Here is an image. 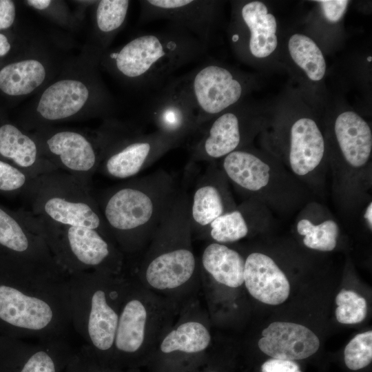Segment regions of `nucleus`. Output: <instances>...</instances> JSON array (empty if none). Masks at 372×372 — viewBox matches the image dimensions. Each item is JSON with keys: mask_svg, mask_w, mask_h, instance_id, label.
<instances>
[{"mask_svg": "<svg viewBox=\"0 0 372 372\" xmlns=\"http://www.w3.org/2000/svg\"><path fill=\"white\" fill-rule=\"evenodd\" d=\"M189 197L178 192L143 258L129 273L180 311L201 291L199 257L192 245Z\"/></svg>", "mask_w": 372, "mask_h": 372, "instance_id": "obj_1", "label": "nucleus"}, {"mask_svg": "<svg viewBox=\"0 0 372 372\" xmlns=\"http://www.w3.org/2000/svg\"><path fill=\"white\" fill-rule=\"evenodd\" d=\"M102 54L91 44L77 56L66 59L58 74L12 121L31 132L62 122L109 118L114 101L99 72Z\"/></svg>", "mask_w": 372, "mask_h": 372, "instance_id": "obj_2", "label": "nucleus"}, {"mask_svg": "<svg viewBox=\"0 0 372 372\" xmlns=\"http://www.w3.org/2000/svg\"><path fill=\"white\" fill-rule=\"evenodd\" d=\"M177 193L172 176L160 169L94 196L110 235L126 259L146 248Z\"/></svg>", "mask_w": 372, "mask_h": 372, "instance_id": "obj_3", "label": "nucleus"}, {"mask_svg": "<svg viewBox=\"0 0 372 372\" xmlns=\"http://www.w3.org/2000/svg\"><path fill=\"white\" fill-rule=\"evenodd\" d=\"M207 47L190 32L169 23L164 30L138 35L107 50L99 65L123 83L147 87L200 58Z\"/></svg>", "mask_w": 372, "mask_h": 372, "instance_id": "obj_4", "label": "nucleus"}, {"mask_svg": "<svg viewBox=\"0 0 372 372\" xmlns=\"http://www.w3.org/2000/svg\"><path fill=\"white\" fill-rule=\"evenodd\" d=\"M328 169L335 200L353 215L371 200L372 131L358 112L344 110L325 125Z\"/></svg>", "mask_w": 372, "mask_h": 372, "instance_id": "obj_5", "label": "nucleus"}, {"mask_svg": "<svg viewBox=\"0 0 372 372\" xmlns=\"http://www.w3.org/2000/svg\"><path fill=\"white\" fill-rule=\"evenodd\" d=\"M67 280L34 283L0 273V335L65 338L71 325Z\"/></svg>", "mask_w": 372, "mask_h": 372, "instance_id": "obj_6", "label": "nucleus"}, {"mask_svg": "<svg viewBox=\"0 0 372 372\" xmlns=\"http://www.w3.org/2000/svg\"><path fill=\"white\" fill-rule=\"evenodd\" d=\"M71 325L100 362L110 364L121 305L128 289L127 271H94L68 278Z\"/></svg>", "mask_w": 372, "mask_h": 372, "instance_id": "obj_7", "label": "nucleus"}, {"mask_svg": "<svg viewBox=\"0 0 372 372\" xmlns=\"http://www.w3.org/2000/svg\"><path fill=\"white\" fill-rule=\"evenodd\" d=\"M221 160L220 168L236 191L271 212L290 215L313 200L311 191L267 150L250 145Z\"/></svg>", "mask_w": 372, "mask_h": 372, "instance_id": "obj_8", "label": "nucleus"}, {"mask_svg": "<svg viewBox=\"0 0 372 372\" xmlns=\"http://www.w3.org/2000/svg\"><path fill=\"white\" fill-rule=\"evenodd\" d=\"M130 276L118 316L110 365L131 369L147 360L180 311L167 300L141 286L130 273Z\"/></svg>", "mask_w": 372, "mask_h": 372, "instance_id": "obj_9", "label": "nucleus"}, {"mask_svg": "<svg viewBox=\"0 0 372 372\" xmlns=\"http://www.w3.org/2000/svg\"><path fill=\"white\" fill-rule=\"evenodd\" d=\"M0 273L34 283L65 282L59 265L30 211L0 204Z\"/></svg>", "mask_w": 372, "mask_h": 372, "instance_id": "obj_10", "label": "nucleus"}, {"mask_svg": "<svg viewBox=\"0 0 372 372\" xmlns=\"http://www.w3.org/2000/svg\"><path fill=\"white\" fill-rule=\"evenodd\" d=\"M26 200L31 214L46 225L87 227L112 237L90 185L68 173L57 170L37 176Z\"/></svg>", "mask_w": 372, "mask_h": 372, "instance_id": "obj_11", "label": "nucleus"}, {"mask_svg": "<svg viewBox=\"0 0 372 372\" xmlns=\"http://www.w3.org/2000/svg\"><path fill=\"white\" fill-rule=\"evenodd\" d=\"M275 130L276 146L268 152L313 194L320 195L328 171L325 127L302 112L284 120Z\"/></svg>", "mask_w": 372, "mask_h": 372, "instance_id": "obj_12", "label": "nucleus"}, {"mask_svg": "<svg viewBox=\"0 0 372 372\" xmlns=\"http://www.w3.org/2000/svg\"><path fill=\"white\" fill-rule=\"evenodd\" d=\"M38 220L42 236L68 275L94 271L114 274L127 271L126 258L112 237L94 229L51 227Z\"/></svg>", "mask_w": 372, "mask_h": 372, "instance_id": "obj_13", "label": "nucleus"}, {"mask_svg": "<svg viewBox=\"0 0 372 372\" xmlns=\"http://www.w3.org/2000/svg\"><path fill=\"white\" fill-rule=\"evenodd\" d=\"M196 119L198 131L220 113L245 100L254 79L218 62H207L178 78Z\"/></svg>", "mask_w": 372, "mask_h": 372, "instance_id": "obj_14", "label": "nucleus"}, {"mask_svg": "<svg viewBox=\"0 0 372 372\" xmlns=\"http://www.w3.org/2000/svg\"><path fill=\"white\" fill-rule=\"evenodd\" d=\"M42 156L59 171L90 185L97 172L107 141L104 123L91 132L46 126L30 132Z\"/></svg>", "mask_w": 372, "mask_h": 372, "instance_id": "obj_15", "label": "nucleus"}, {"mask_svg": "<svg viewBox=\"0 0 372 372\" xmlns=\"http://www.w3.org/2000/svg\"><path fill=\"white\" fill-rule=\"evenodd\" d=\"M109 130L97 172L112 178L127 179L137 175L179 145L156 130L143 134L113 119Z\"/></svg>", "mask_w": 372, "mask_h": 372, "instance_id": "obj_16", "label": "nucleus"}, {"mask_svg": "<svg viewBox=\"0 0 372 372\" xmlns=\"http://www.w3.org/2000/svg\"><path fill=\"white\" fill-rule=\"evenodd\" d=\"M208 312L198 298L185 305L172 324L161 335L147 360L165 372H176L181 363L192 366L204 360L212 335Z\"/></svg>", "mask_w": 372, "mask_h": 372, "instance_id": "obj_17", "label": "nucleus"}, {"mask_svg": "<svg viewBox=\"0 0 372 372\" xmlns=\"http://www.w3.org/2000/svg\"><path fill=\"white\" fill-rule=\"evenodd\" d=\"M262 112L243 100L213 118L198 132L200 137L192 149L193 162H213L231 152L251 145L267 126Z\"/></svg>", "mask_w": 372, "mask_h": 372, "instance_id": "obj_18", "label": "nucleus"}, {"mask_svg": "<svg viewBox=\"0 0 372 372\" xmlns=\"http://www.w3.org/2000/svg\"><path fill=\"white\" fill-rule=\"evenodd\" d=\"M47 47L33 39L0 67V108L35 96L58 74L65 59Z\"/></svg>", "mask_w": 372, "mask_h": 372, "instance_id": "obj_19", "label": "nucleus"}, {"mask_svg": "<svg viewBox=\"0 0 372 372\" xmlns=\"http://www.w3.org/2000/svg\"><path fill=\"white\" fill-rule=\"evenodd\" d=\"M277 21L260 1L234 2L229 26L231 42L242 60L270 56L278 47Z\"/></svg>", "mask_w": 372, "mask_h": 372, "instance_id": "obj_20", "label": "nucleus"}, {"mask_svg": "<svg viewBox=\"0 0 372 372\" xmlns=\"http://www.w3.org/2000/svg\"><path fill=\"white\" fill-rule=\"evenodd\" d=\"M37 341L0 335V372H61L76 353L65 338Z\"/></svg>", "mask_w": 372, "mask_h": 372, "instance_id": "obj_21", "label": "nucleus"}, {"mask_svg": "<svg viewBox=\"0 0 372 372\" xmlns=\"http://www.w3.org/2000/svg\"><path fill=\"white\" fill-rule=\"evenodd\" d=\"M220 3L209 0L139 1L138 23L167 20L208 46L219 22Z\"/></svg>", "mask_w": 372, "mask_h": 372, "instance_id": "obj_22", "label": "nucleus"}, {"mask_svg": "<svg viewBox=\"0 0 372 372\" xmlns=\"http://www.w3.org/2000/svg\"><path fill=\"white\" fill-rule=\"evenodd\" d=\"M211 163L189 198L192 234L200 239L215 219L237 207L227 178L220 168Z\"/></svg>", "mask_w": 372, "mask_h": 372, "instance_id": "obj_23", "label": "nucleus"}, {"mask_svg": "<svg viewBox=\"0 0 372 372\" xmlns=\"http://www.w3.org/2000/svg\"><path fill=\"white\" fill-rule=\"evenodd\" d=\"M149 116L156 131L180 143L198 132L194 112L178 79L169 83L151 103Z\"/></svg>", "mask_w": 372, "mask_h": 372, "instance_id": "obj_24", "label": "nucleus"}, {"mask_svg": "<svg viewBox=\"0 0 372 372\" xmlns=\"http://www.w3.org/2000/svg\"><path fill=\"white\" fill-rule=\"evenodd\" d=\"M0 160L27 172L34 177L57 171L45 158L31 135L0 108Z\"/></svg>", "mask_w": 372, "mask_h": 372, "instance_id": "obj_25", "label": "nucleus"}, {"mask_svg": "<svg viewBox=\"0 0 372 372\" xmlns=\"http://www.w3.org/2000/svg\"><path fill=\"white\" fill-rule=\"evenodd\" d=\"M244 285L254 299L271 305L282 304L290 293L285 273L271 257L260 251L245 257Z\"/></svg>", "mask_w": 372, "mask_h": 372, "instance_id": "obj_26", "label": "nucleus"}, {"mask_svg": "<svg viewBox=\"0 0 372 372\" xmlns=\"http://www.w3.org/2000/svg\"><path fill=\"white\" fill-rule=\"evenodd\" d=\"M258 346L265 354L277 359L302 360L319 349L317 335L304 325L288 322H274L262 331Z\"/></svg>", "mask_w": 372, "mask_h": 372, "instance_id": "obj_27", "label": "nucleus"}, {"mask_svg": "<svg viewBox=\"0 0 372 372\" xmlns=\"http://www.w3.org/2000/svg\"><path fill=\"white\" fill-rule=\"evenodd\" d=\"M272 214L259 202L247 199L234 210L215 219L201 239L220 244H231L247 237L251 232L272 224Z\"/></svg>", "mask_w": 372, "mask_h": 372, "instance_id": "obj_28", "label": "nucleus"}, {"mask_svg": "<svg viewBox=\"0 0 372 372\" xmlns=\"http://www.w3.org/2000/svg\"><path fill=\"white\" fill-rule=\"evenodd\" d=\"M199 260L201 291L217 286L236 289L244 285L245 257L236 249L209 242Z\"/></svg>", "mask_w": 372, "mask_h": 372, "instance_id": "obj_29", "label": "nucleus"}, {"mask_svg": "<svg viewBox=\"0 0 372 372\" xmlns=\"http://www.w3.org/2000/svg\"><path fill=\"white\" fill-rule=\"evenodd\" d=\"M295 227L306 247L320 251L334 250L340 234L336 219L324 207L313 200L300 210Z\"/></svg>", "mask_w": 372, "mask_h": 372, "instance_id": "obj_30", "label": "nucleus"}, {"mask_svg": "<svg viewBox=\"0 0 372 372\" xmlns=\"http://www.w3.org/2000/svg\"><path fill=\"white\" fill-rule=\"evenodd\" d=\"M131 1L128 0L95 1L93 8V45L103 53L123 27Z\"/></svg>", "mask_w": 372, "mask_h": 372, "instance_id": "obj_31", "label": "nucleus"}, {"mask_svg": "<svg viewBox=\"0 0 372 372\" xmlns=\"http://www.w3.org/2000/svg\"><path fill=\"white\" fill-rule=\"evenodd\" d=\"M288 54L306 78L313 83L323 80L327 71L325 57L318 45L310 37L294 33L288 39Z\"/></svg>", "mask_w": 372, "mask_h": 372, "instance_id": "obj_32", "label": "nucleus"}, {"mask_svg": "<svg viewBox=\"0 0 372 372\" xmlns=\"http://www.w3.org/2000/svg\"><path fill=\"white\" fill-rule=\"evenodd\" d=\"M37 177L9 163L0 160V194L7 197L30 194Z\"/></svg>", "mask_w": 372, "mask_h": 372, "instance_id": "obj_33", "label": "nucleus"}, {"mask_svg": "<svg viewBox=\"0 0 372 372\" xmlns=\"http://www.w3.org/2000/svg\"><path fill=\"white\" fill-rule=\"evenodd\" d=\"M335 318L342 324H353L364 320L367 313L366 300L353 291L342 289L335 298Z\"/></svg>", "mask_w": 372, "mask_h": 372, "instance_id": "obj_34", "label": "nucleus"}, {"mask_svg": "<svg viewBox=\"0 0 372 372\" xmlns=\"http://www.w3.org/2000/svg\"><path fill=\"white\" fill-rule=\"evenodd\" d=\"M346 366L356 371L368 366L372 360V331L357 334L347 344L344 351Z\"/></svg>", "mask_w": 372, "mask_h": 372, "instance_id": "obj_35", "label": "nucleus"}, {"mask_svg": "<svg viewBox=\"0 0 372 372\" xmlns=\"http://www.w3.org/2000/svg\"><path fill=\"white\" fill-rule=\"evenodd\" d=\"M23 3L59 25L72 28L79 21L62 1L27 0Z\"/></svg>", "mask_w": 372, "mask_h": 372, "instance_id": "obj_36", "label": "nucleus"}, {"mask_svg": "<svg viewBox=\"0 0 372 372\" xmlns=\"http://www.w3.org/2000/svg\"><path fill=\"white\" fill-rule=\"evenodd\" d=\"M32 40L20 30L14 32H0V67L22 51Z\"/></svg>", "mask_w": 372, "mask_h": 372, "instance_id": "obj_37", "label": "nucleus"}, {"mask_svg": "<svg viewBox=\"0 0 372 372\" xmlns=\"http://www.w3.org/2000/svg\"><path fill=\"white\" fill-rule=\"evenodd\" d=\"M320 8L322 16L331 23L340 22L344 16L349 1L347 0H320L316 1Z\"/></svg>", "mask_w": 372, "mask_h": 372, "instance_id": "obj_38", "label": "nucleus"}, {"mask_svg": "<svg viewBox=\"0 0 372 372\" xmlns=\"http://www.w3.org/2000/svg\"><path fill=\"white\" fill-rule=\"evenodd\" d=\"M17 26V7L12 0H0V32H14Z\"/></svg>", "mask_w": 372, "mask_h": 372, "instance_id": "obj_39", "label": "nucleus"}, {"mask_svg": "<svg viewBox=\"0 0 372 372\" xmlns=\"http://www.w3.org/2000/svg\"><path fill=\"white\" fill-rule=\"evenodd\" d=\"M79 352L83 360L87 372H132L124 371L122 368L99 361L85 345H83Z\"/></svg>", "mask_w": 372, "mask_h": 372, "instance_id": "obj_40", "label": "nucleus"}, {"mask_svg": "<svg viewBox=\"0 0 372 372\" xmlns=\"http://www.w3.org/2000/svg\"><path fill=\"white\" fill-rule=\"evenodd\" d=\"M262 372H302L293 360L271 358L261 366Z\"/></svg>", "mask_w": 372, "mask_h": 372, "instance_id": "obj_41", "label": "nucleus"}, {"mask_svg": "<svg viewBox=\"0 0 372 372\" xmlns=\"http://www.w3.org/2000/svg\"><path fill=\"white\" fill-rule=\"evenodd\" d=\"M65 372H87L79 351H76L74 357L65 368Z\"/></svg>", "mask_w": 372, "mask_h": 372, "instance_id": "obj_42", "label": "nucleus"}, {"mask_svg": "<svg viewBox=\"0 0 372 372\" xmlns=\"http://www.w3.org/2000/svg\"><path fill=\"white\" fill-rule=\"evenodd\" d=\"M362 219L364 221V225L367 229L371 231H372V202L371 200L369 201L364 206L362 207Z\"/></svg>", "mask_w": 372, "mask_h": 372, "instance_id": "obj_43", "label": "nucleus"}, {"mask_svg": "<svg viewBox=\"0 0 372 372\" xmlns=\"http://www.w3.org/2000/svg\"><path fill=\"white\" fill-rule=\"evenodd\" d=\"M205 372H217V371H214V370H209V371H205Z\"/></svg>", "mask_w": 372, "mask_h": 372, "instance_id": "obj_44", "label": "nucleus"}]
</instances>
